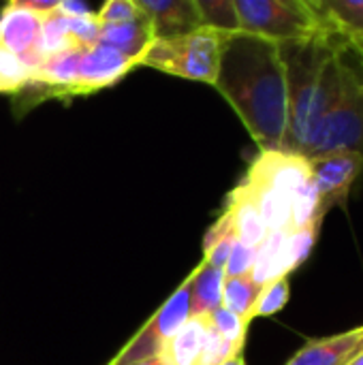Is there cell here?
Instances as JSON below:
<instances>
[{
	"label": "cell",
	"instance_id": "1",
	"mask_svg": "<svg viewBox=\"0 0 363 365\" xmlns=\"http://www.w3.org/2000/svg\"><path fill=\"white\" fill-rule=\"evenodd\" d=\"M214 88L235 109L261 150H282L289 94L278 43L242 30L227 34Z\"/></svg>",
	"mask_w": 363,
	"mask_h": 365
},
{
	"label": "cell",
	"instance_id": "2",
	"mask_svg": "<svg viewBox=\"0 0 363 365\" xmlns=\"http://www.w3.org/2000/svg\"><path fill=\"white\" fill-rule=\"evenodd\" d=\"M287 73L289 126L282 150L306 156L340 98L344 47L327 38L278 43Z\"/></svg>",
	"mask_w": 363,
	"mask_h": 365
},
{
	"label": "cell",
	"instance_id": "3",
	"mask_svg": "<svg viewBox=\"0 0 363 365\" xmlns=\"http://www.w3.org/2000/svg\"><path fill=\"white\" fill-rule=\"evenodd\" d=\"M240 30L274 41H336L329 26L317 11L315 2L306 0H235ZM338 43V41H336Z\"/></svg>",
	"mask_w": 363,
	"mask_h": 365
},
{
	"label": "cell",
	"instance_id": "4",
	"mask_svg": "<svg viewBox=\"0 0 363 365\" xmlns=\"http://www.w3.org/2000/svg\"><path fill=\"white\" fill-rule=\"evenodd\" d=\"M225 36L227 34L212 28H199L184 36L154 38L141 56L139 66H150L173 77L214 86Z\"/></svg>",
	"mask_w": 363,
	"mask_h": 365
},
{
	"label": "cell",
	"instance_id": "5",
	"mask_svg": "<svg viewBox=\"0 0 363 365\" xmlns=\"http://www.w3.org/2000/svg\"><path fill=\"white\" fill-rule=\"evenodd\" d=\"M332 152H357L363 156V77L344 60L340 98L321 124L306 158Z\"/></svg>",
	"mask_w": 363,
	"mask_h": 365
},
{
	"label": "cell",
	"instance_id": "6",
	"mask_svg": "<svg viewBox=\"0 0 363 365\" xmlns=\"http://www.w3.org/2000/svg\"><path fill=\"white\" fill-rule=\"evenodd\" d=\"M190 319V276L171 293V297L150 317V321L128 340V344L109 365H135L158 359L165 342Z\"/></svg>",
	"mask_w": 363,
	"mask_h": 365
},
{
	"label": "cell",
	"instance_id": "7",
	"mask_svg": "<svg viewBox=\"0 0 363 365\" xmlns=\"http://www.w3.org/2000/svg\"><path fill=\"white\" fill-rule=\"evenodd\" d=\"M312 184L321 197L323 212L344 207L353 184L363 173V156L357 152H332L310 158Z\"/></svg>",
	"mask_w": 363,
	"mask_h": 365
},
{
	"label": "cell",
	"instance_id": "8",
	"mask_svg": "<svg viewBox=\"0 0 363 365\" xmlns=\"http://www.w3.org/2000/svg\"><path fill=\"white\" fill-rule=\"evenodd\" d=\"M310 160L287 150H261L250 163L244 182L257 188H270L293 199V195L310 180Z\"/></svg>",
	"mask_w": 363,
	"mask_h": 365
},
{
	"label": "cell",
	"instance_id": "9",
	"mask_svg": "<svg viewBox=\"0 0 363 365\" xmlns=\"http://www.w3.org/2000/svg\"><path fill=\"white\" fill-rule=\"evenodd\" d=\"M0 47L36 71L45 62L43 17L24 9L17 0H11L0 11Z\"/></svg>",
	"mask_w": 363,
	"mask_h": 365
},
{
	"label": "cell",
	"instance_id": "10",
	"mask_svg": "<svg viewBox=\"0 0 363 365\" xmlns=\"http://www.w3.org/2000/svg\"><path fill=\"white\" fill-rule=\"evenodd\" d=\"M137 66H139L137 58H128L98 43L94 47L81 49L79 68H77V96L92 94L103 88H111Z\"/></svg>",
	"mask_w": 363,
	"mask_h": 365
},
{
	"label": "cell",
	"instance_id": "11",
	"mask_svg": "<svg viewBox=\"0 0 363 365\" xmlns=\"http://www.w3.org/2000/svg\"><path fill=\"white\" fill-rule=\"evenodd\" d=\"M363 355V325L308 342L285 365H349Z\"/></svg>",
	"mask_w": 363,
	"mask_h": 365
},
{
	"label": "cell",
	"instance_id": "12",
	"mask_svg": "<svg viewBox=\"0 0 363 365\" xmlns=\"http://www.w3.org/2000/svg\"><path fill=\"white\" fill-rule=\"evenodd\" d=\"M150 17L156 38H173L190 34L201 26L195 0H135Z\"/></svg>",
	"mask_w": 363,
	"mask_h": 365
},
{
	"label": "cell",
	"instance_id": "13",
	"mask_svg": "<svg viewBox=\"0 0 363 365\" xmlns=\"http://www.w3.org/2000/svg\"><path fill=\"white\" fill-rule=\"evenodd\" d=\"M334 38L363 53V0H312Z\"/></svg>",
	"mask_w": 363,
	"mask_h": 365
},
{
	"label": "cell",
	"instance_id": "14",
	"mask_svg": "<svg viewBox=\"0 0 363 365\" xmlns=\"http://www.w3.org/2000/svg\"><path fill=\"white\" fill-rule=\"evenodd\" d=\"M225 212L231 216L233 229H235V237L252 248H259L265 237H267V227L257 210L255 197L248 188V184L242 180L227 197V207Z\"/></svg>",
	"mask_w": 363,
	"mask_h": 365
},
{
	"label": "cell",
	"instance_id": "15",
	"mask_svg": "<svg viewBox=\"0 0 363 365\" xmlns=\"http://www.w3.org/2000/svg\"><path fill=\"white\" fill-rule=\"evenodd\" d=\"M154 28L150 17L141 11L135 19L122 21V24H107L101 26L98 45H105L109 49H116L128 58L141 60V56L148 51V47L154 43Z\"/></svg>",
	"mask_w": 363,
	"mask_h": 365
},
{
	"label": "cell",
	"instance_id": "16",
	"mask_svg": "<svg viewBox=\"0 0 363 365\" xmlns=\"http://www.w3.org/2000/svg\"><path fill=\"white\" fill-rule=\"evenodd\" d=\"M208 317H190L163 346L158 359L163 365H199Z\"/></svg>",
	"mask_w": 363,
	"mask_h": 365
},
{
	"label": "cell",
	"instance_id": "17",
	"mask_svg": "<svg viewBox=\"0 0 363 365\" xmlns=\"http://www.w3.org/2000/svg\"><path fill=\"white\" fill-rule=\"evenodd\" d=\"M190 317H210L223 308L225 272L208 263H199L190 274Z\"/></svg>",
	"mask_w": 363,
	"mask_h": 365
},
{
	"label": "cell",
	"instance_id": "18",
	"mask_svg": "<svg viewBox=\"0 0 363 365\" xmlns=\"http://www.w3.org/2000/svg\"><path fill=\"white\" fill-rule=\"evenodd\" d=\"M289 231H270L265 242L257 248L255 267L250 272V278L265 287L267 282H274L278 278H289L285 272V242Z\"/></svg>",
	"mask_w": 363,
	"mask_h": 365
},
{
	"label": "cell",
	"instance_id": "19",
	"mask_svg": "<svg viewBox=\"0 0 363 365\" xmlns=\"http://www.w3.org/2000/svg\"><path fill=\"white\" fill-rule=\"evenodd\" d=\"M248 188L255 197L257 210L267 231H291V197L270 190V188H257L250 184Z\"/></svg>",
	"mask_w": 363,
	"mask_h": 365
},
{
	"label": "cell",
	"instance_id": "20",
	"mask_svg": "<svg viewBox=\"0 0 363 365\" xmlns=\"http://www.w3.org/2000/svg\"><path fill=\"white\" fill-rule=\"evenodd\" d=\"M261 287L250 278V276H240V278H225L223 287V308L237 314L246 323H252V312L255 304L259 299Z\"/></svg>",
	"mask_w": 363,
	"mask_h": 365
},
{
	"label": "cell",
	"instance_id": "21",
	"mask_svg": "<svg viewBox=\"0 0 363 365\" xmlns=\"http://www.w3.org/2000/svg\"><path fill=\"white\" fill-rule=\"evenodd\" d=\"M325 216L327 214L323 212L321 197L310 178L291 199V231L304 229L310 225H323Z\"/></svg>",
	"mask_w": 363,
	"mask_h": 365
},
{
	"label": "cell",
	"instance_id": "22",
	"mask_svg": "<svg viewBox=\"0 0 363 365\" xmlns=\"http://www.w3.org/2000/svg\"><path fill=\"white\" fill-rule=\"evenodd\" d=\"M203 28H212L223 34L240 32V19L235 0H195Z\"/></svg>",
	"mask_w": 363,
	"mask_h": 365
},
{
	"label": "cell",
	"instance_id": "23",
	"mask_svg": "<svg viewBox=\"0 0 363 365\" xmlns=\"http://www.w3.org/2000/svg\"><path fill=\"white\" fill-rule=\"evenodd\" d=\"M319 231H321V225H310V227L295 229V231L287 233V242H285V272H287V276H291L297 267H302L308 261V257L317 244Z\"/></svg>",
	"mask_w": 363,
	"mask_h": 365
},
{
	"label": "cell",
	"instance_id": "24",
	"mask_svg": "<svg viewBox=\"0 0 363 365\" xmlns=\"http://www.w3.org/2000/svg\"><path fill=\"white\" fill-rule=\"evenodd\" d=\"M34 77V68L21 62L17 56L0 47V92L2 94H19L24 92Z\"/></svg>",
	"mask_w": 363,
	"mask_h": 365
},
{
	"label": "cell",
	"instance_id": "25",
	"mask_svg": "<svg viewBox=\"0 0 363 365\" xmlns=\"http://www.w3.org/2000/svg\"><path fill=\"white\" fill-rule=\"evenodd\" d=\"M77 49L66 26V17L58 13V9L43 19V56L45 60L64 51Z\"/></svg>",
	"mask_w": 363,
	"mask_h": 365
},
{
	"label": "cell",
	"instance_id": "26",
	"mask_svg": "<svg viewBox=\"0 0 363 365\" xmlns=\"http://www.w3.org/2000/svg\"><path fill=\"white\" fill-rule=\"evenodd\" d=\"M291 297V284L289 278H278L274 282H267L265 287H261L259 299L255 304V312L252 319H261V317H274L278 314Z\"/></svg>",
	"mask_w": 363,
	"mask_h": 365
},
{
	"label": "cell",
	"instance_id": "27",
	"mask_svg": "<svg viewBox=\"0 0 363 365\" xmlns=\"http://www.w3.org/2000/svg\"><path fill=\"white\" fill-rule=\"evenodd\" d=\"M208 323L227 340L231 342L233 346L242 349L244 351V344H246V334H248V325L244 319H240L237 314L225 310V308H218L214 310L210 317H208Z\"/></svg>",
	"mask_w": 363,
	"mask_h": 365
},
{
	"label": "cell",
	"instance_id": "28",
	"mask_svg": "<svg viewBox=\"0 0 363 365\" xmlns=\"http://www.w3.org/2000/svg\"><path fill=\"white\" fill-rule=\"evenodd\" d=\"M244 351L233 346L231 342H227L210 323H208V331L203 338V346H201V357H199V365H223L229 359L242 355Z\"/></svg>",
	"mask_w": 363,
	"mask_h": 365
},
{
	"label": "cell",
	"instance_id": "29",
	"mask_svg": "<svg viewBox=\"0 0 363 365\" xmlns=\"http://www.w3.org/2000/svg\"><path fill=\"white\" fill-rule=\"evenodd\" d=\"M257 259V248L242 244L240 240L233 244L231 255L225 265V278H240V276H250Z\"/></svg>",
	"mask_w": 363,
	"mask_h": 365
},
{
	"label": "cell",
	"instance_id": "30",
	"mask_svg": "<svg viewBox=\"0 0 363 365\" xmlns=\"http://www.w3.org/2000/svg\"><path fill=\"white\" fill-rule=\"evenodd\" d=\"M139 13H141V9L135 0H109L96 11V21L101 26L122 24V21L135 19Z\"/></svg>",
	"mask_w": 363,
	"mask_h": 365
},
{
	"label": "cell",
	"instance_id": "31",
	"mask_svg": "<svg viewBox=\"0 0 363 365\" xmlns=\"http://www.w3.org/2000/svg\"><path fill=\"white\" fill-rule=\"evenodd\" d=\"M58 13L64 15L66 19H94L96 11L90 9L88 4L79 2V0H62L58 2Z\"/></svg>",
	"mask_w": 363,
	"mask_h": 365
},
{
	"label": "cell",
	"instance_id": "32",
	"mask_svg": "<svg viewBox=\"0 0 363 365\" xmlns=\"http://www.w3.org/2000/svg\"><path fill=\"white\" fill-rule=\"evenodd\" d=\"M24 9H28V11H32L34 15H39V17H47V15H51L56 9H58V0H17Z\"/></svg>",
	"mask_w": 363,
	"mask_h": 365
},
{
	"label": "cell",
	"instance_id": "33",
	"mask_svg": "<svg viewBox=\"0 0 363 365\" xmlns=\"http://www.w3.org/2000/svg\"><path fill=\"white\" fill-rule=\"evenodd\" d=\"M223 365H246V361H244V353L242 355H237V357H233V359H229L227 364Z\"/></svg>",
	"mask_w": 363,
	"mask_h": 365
},
{
	"label": "cell",
	"instance_id": "34",
	"mask_svg": "<svg viewBox=\"0 0 363 365\" xmlns=\"http://www.w3.org/2000/svg\"><path fill=\"white\" fill-rule=\"evenodd\" d=\"M135 365H163V364H160V359H148V361H141V364H135Z\"/></svg>",
	"mask_w": 363,
	"mask_h": 365
},
{
	"label": "cell",
	"instance_id": "35",
	"mask_svg": "<svg viewBox=\"0 0 363 365\" xmlns=\"http://www.w3.org/2000/svg\"><path fill=\"white\" fill-rule=\"evenodd\" d=\"M349 365H363V355H359V357H357V359H355L353 364H349Z\"/></svg>",
	"mask_w": 363,
	"mask_h": 365
},
{
	"label": "cell",
	"instance_id": "36",
	"mask_svg": "<svg viewBox=\"0 0 363 365\" xmlns=\"http://www.w3.org/2000/svg\"><path fill=\"white\" fill-rule=\"evenodd\" d=\"M107 365H109V364H107Z\"/></svg>",
	"mask_w": 363,
	"mask_h": 365
}]
</instances>
